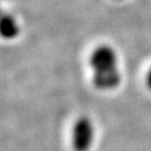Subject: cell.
<instances>
[{
	"instance_id": "cell-5",
	"label": "cell",
	"mask_w": 151,
	"mask_h": 151,
	"mask_svg": "<svg viewBox=\"0 0 151 151\" xmlns=\"http://www.w3.org/2000/svg\"><path fill=\"white\" fill-rule=\"evenodd\" d=\"M147 84H148L149 90L151 91V68L149 70V73H148V75H147Z\"/></svg>"
},
{
	"instance_id": "cell-2",
	"label": "cell",
	"mask_w": 151,
	"mask_h": 151,
	"mask_svg": "<svg viewBox=\"0 0 151 151\" xmlns=\"http://www.w3.org/2000/svg\"><path fill=\"white\" fill-rule=\"evenodd\" d=\"M90 65L94 73L113 70L118 67V55L111 46L101 45L93 50L90 57Z\"/></svg>"
},
{
	"instance_id": "cell-3",
	"label": "cell",
	"mask_w": 151,
	"mask_h": 151,
	"mask_svg": "<svg viewBox=\"0 0 151 151\" xmlns=\"http://www.w3.org/2000/svg\"><path fill=\"white\" fill-rule=\"evenodd\" d=\"M122 76L119 68L96 72L93 74V84L97 90L101 91H111L120 85Z\"/></svg>"
},
{
	"instance_id": "cell-4",
	"label": "cell",
	"mask_w": 151,
	"mask_h": 151,
	"mask_svg": "<svg viewBox=\"0 0 151 151\" xmlns=\"http://www.w3.org/2000/svg\"><path fill=\"white\" fill-rule=\"evenodd\" d=\"M19 26L14 17L9 14H4L0 20V34L5 39H14L19 35Z\"/></svg>"
},
{
	"instance_id": "cell-1",
	"label": "cell",
	"mask_w": 151,
	"mask_h": 151,
	"mask_svg": "<svg viewBox=\"0 0 151 151\" xmlns=\"http://www.w3.org/2000/svg\"><path fill=\"white\" fill-rule=\"evenodd\" d=\"M94 125L90 118H78L73 127L72 145L75 151H90L94 141Z\"/></svg>"
}]
</instances>
